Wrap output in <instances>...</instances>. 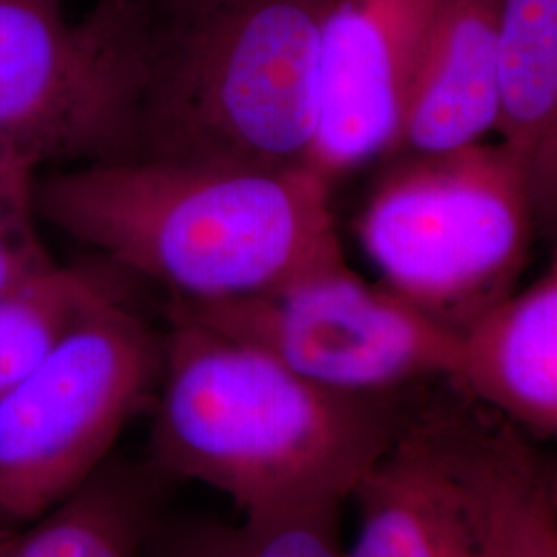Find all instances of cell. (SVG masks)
Segmentation results:
<instances>
[{"mask_svg": "<svg viewBox=\"0 0 557 557\" xmlns=\"http://www.w3.org/2000/svg\"><path fill=\"white\" fill-rule=\"evenodd\" d=\"M537 230L527 172L502 140L393 158L358 221L382 285L457 335L515 292Z\"/></svg>", "mask_w": 557, "mask_h": 557, "instance_id": "277c9868", "label": "cell"}, {"mask_svg": "<svg viewBox=\"0 0 557 557\" xmlns=\"http://www.w3.org/2000/svg\"><path fill=\"white\" fill-rule=\"evenodd\" d=\"M13 531H15V529H0V552L4 549V545H7V541H9Z\"/></svg>", "mask_w": 557, "mask_h": 557, "instance_id": "e0dca14e", "label": "cell"}, {"mask_svg": "<svg viewBox=\"0 0 557 557\" xmlns=\"http://www.w3.org/2000/svg\"><path fill=\"white\" fill-rule=\"evenodd\" d=\"M331 188L308 170L124 160L44 174L36 218L182 301H225L343 260Z\"/></svg>", "mask_w": 557, "mask_h": 557, "instance_id": "7a4b0ae2", "label": "cell"}, {"mask_svg": "<svg viewBox=\"0 0 557 557\" xmlns=\"http://www.w3.org/2000/svg\"><path fill=\"white\" fill-rule=\"evenodd\" d=\"M143 529L137 487L100 469L75 494L15 529L0 557H137Z\"/></svg>", "mask_w": 557, "mask_h": 557, "instance_id": "4fadbf2b", "label": "cell"}, {"mask_svg": "<svg viewBox=\"0 0 557 557\" xmlns=\"http://www.w3.org/2000/svg\"><path fill=\"white\" fill-rule=\"evenodd\" d=\"M496 94L499 140L531 186L541 230L557 207V0H498Z\"/></svg>", "mask_w": 557, "mask_h": 557, "instance_id": "7c38bea8", "label": "cell"}, {"mask_svg": "<svg viewBox=\"0 0 557 557\" xmlns=\"http://www.w3.org/2000/svg\"><path fill=\"white\" fill-rule=\"evenodd\" d=\"M34 200L0 195V294L52 271L59 262L36 227Z\"/></svg>", "mask_w": 557, "mask_h": 557, "instance_id": "2e32d148", "label": "cell"}, {"mask_svg": "<svg viewBox=\"0 0 557 557\" xmlns=\"http://www.w3.org/2000/svg\"><path fill=\"white\" fill-rule=\"evenodd\" d=\"M333 4L128 0L124 160L308 170Z\"/></svg>", "mask_w": 557, "mask_h": 557, "instance_id": "3957f363", "label": "cell"}, {"mask_svg": "<svg viewBox=\"0 0 557 557\" xmlns=\"http://www.w3.org/2000/svg\"><path fill=\"white\" fill-rule=\"evenodd\" d=\"M432 0H335L320 36L308 172L338 180L397 153Z\"/></svg>", "mask_w": 557, "mask_h": 557, "instance_id": "ba28073f", "label": "cell"}, {"mask_svg": "<svg viewBox=\"0 0 557 557\" xmlns=\"http://www.w3.org/2000/svg\"><path fill=\"white\" fill-rule=\"evenodd\" d=\"M496 11L498 0H432L413 100L393 158L450 151L496 133Z\"/></svg>", "mask_w": 557, "mask_h": 557, "instance_id": "8fae6325", "label": "cell"}, {"mask_svg": "<svg viewBox=\"0 0 557 557\" xmlns=\"http://www.w3.org/2000/svg\"><path fill=\"white\" fill-rule=\"evenodd\" d=\"M163 335L119 292L89 308L0 398V529H20L94 478L153 400Z\"/></svg>", "mask_w": 557, "mask_h": 557, "instance_id": "5b68a950", "label": "cell"}, {"mask_svg": "<svg viewBox=\"0 0 557 557\" xmlns=\"http://www.w3.org/2000/svg\"><path fill=\"white\" fill-rule=\"evenodd\" d=\"M448 382L518 432L557 434V269L499 299L457 335Z\"/></svg>", "mask_w": 557, "mask_h": 557, "instance_id": "30bf717a", "label": "cell"}, {"mask_svg": "<svg viewBox=\"0 0 557 557\" xmlns=\"http://www.w3.org/2000/svg\"><path fill=\"white\" fill-rule=\"evenodd\" d=\"M122 0L71 23L62 0H0V195L34 200L48 165L126 156Z\"/></svg>", "mask_w": 557, "mask_h": 557, "instance_id": "8992f818", "label": "cell"}, {"mask_svg": "<svg viewBox=\"0 0 557 557\" xmlns=\"http://www.w3.org/2000/svg\"><path fill=\"white\" fill-rule=\"evenodd\" d=\"M478 432L460 413H409L354 492L359 529L347 557H478Z\"/></svg>", "mask_w": 557, "mask_h": 557, "instance_id": "9c48e42d", "label": "cell"}, {"mask_svg": "<svg viewBox=\"0 0 557 557\" xmlns=\"http://www.w3.org/2000/svg\"><path fill=\"white\" fill-rule=\"evenodd\" d=\"M110 267H60L0 294V398L101 299L122 292Z\"/></svg>", "mask_w": 557, "mask_h": 557, "instance_id": "5bb4252c", "label": "cell"}, {"mask_svg": "<svg viewBox=\"0 0 557 557\" xmlns=\"http://www.w3.org/2000/svg\"><path fill=\"white\" fill-rule=\"evenodd\" d=\"M337 510L244 517L199 557H347L335 535Z\"/></svg>", "mask_w": 557, "mask_h": 557, "instance_id": "9a60e30c", "label": "cell"}, {"mask_svg": "<svg viewBox=\"0 0 557 557\" xmlns=\"http://www.w3.org/2000/svg\"><path fill=\"white\" fill-rule=\"evenodd\" d=\"M407 418L403 393L324 388L170 312L151 455L163 473L230 496L244 517L337 510Z\"/></svg>", "mask_w": 557, "mask_h": 557, "instance_id": "6da1fadb", "label": "cell"}, {"mask_svg": "<svg viewBox=\"0 0 557 557\" xmlns=\"http://www.w3.org/2000/svg\"><path fill=\"white\" fill-rule=\"evenodd\" d=\"M170 312L239 341L299 379L349 395H397L448 380L457 333L345 260L225 301L172 298Z\"/></svg>", "mask_w": 557, "mask_h": 557, "instance_id": "52a82bcc", "label": "cell"}]
</instances>
